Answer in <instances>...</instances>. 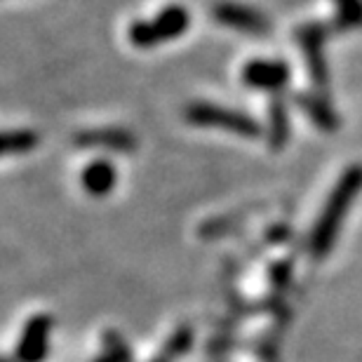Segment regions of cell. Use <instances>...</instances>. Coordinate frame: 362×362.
Segmentation results:
<instances>
[{"mask_svg": "<svg viewBox=\"0 0 362 362\" xmlns=\"http://www.w3.org/2000/svg\"><path fill=\"white\" fill-rule=\"evenodd\" d=\"M40 136L31 132V129H10V132L3 134V153L5 156H21L28 153L38 146Z\"/></svg>", "mask_w": 362, "mask_h": 362, "instance_id": "obj_11", "label": "cell"}, {"mask_svg": "<svg viewBox=\"0 0 362 362\" xmlns=\"http://www.w3.org/2000/svg\"><path fill=\"white\" fill-rule=\"evenodd\" d=\"M243 83L255 90L280 92L289 83V66L285 62L255 59L243 69Z\"/></svg>", "mask_w": 362, "mask_h": 362, "instance_id": "obj_5", "label": "cell"}, {"mask_svg": "<svg viewBox=\"0 0 362 362\" xmlns=\"http://www.w3.org/2000/svg\"><path fill=\"white\" fill-rule=\"evenodd\" d=\"M186 120L195 127H219L235 132L238 136H247V139L262 136V127L252 115L216 104H191L186 108Z\"/></svg>", "mask_w": 362, "mask_h": 362, "instance_id": "obj_3", "label": "cell"}, {"mask_svg": "<svg viewBox=\"0 0 362 362\" xmlns=\"http://www.w3.org/2000/svg\"><path fill=\"white\" fill-rule=\"evenodd\" d=\"M299 45L303 47V52L308 57V69H310V76H313L315 85H327V66H325V59H322V42H325V35H327V28L325 26H317V24H310V26H303L299 28Z\"/></svg>", "mask_w": 362, "mask_h": 362, "instance_id": "obj_6", "label": "cell"}, {"mask_svg": "<svg viewBox=\"0 0 362 362\" xmlns=\"http://www.w3.org/2000/svg\"><path fill=\"white\" fill-rule=\"evenodd\" d=\"M212 14L221 26L235 28V31H240V33L264 35L271 31V21L259 10L247 7V5L226 3V0H221V3H216L212 7Z\"/></svg>", "mask_w": 362, "mask_h": 362, "instance_id": "obj_4", "label": "cell"}, {"mask_svg": "<svg viewBox=\"0 0 362 362\" xmlns=\"http://www.w3.org/2000/svg\"><path fill=\"white\" fill-rule=\"evenodd\" d=\"M362 191V165H353L344 172V177L339 179L334 191L325 202V209L317 219L313 235H310V255L315 259H322L329 255V250L334 247V240L339 235V228L349 214V207L353 200L358 198Z\"/></svg>", "mask_w": 362, "mask_h": 362, "instance_id": "obj_1", "label": "cell"}, {"mask_svg": "<svg viewBox=\"0 0 362 362\" xmlns=\"http://www.w3.org/2000/svg\"><path fill=\"white\" fill-rule=\"evenodd\" d=\"M339 28L362 26V0H337Z\"/></svg>", "mask_w": 362, "mask_h": 362, "instance_id": "obj_13", "label": "cell"}, {"mask_svg": "<svg viewBox=\"0 0 362 362\" xmlns=\"http://www.w3.org/2000/svg\"><path fill=\"white\" fill-rule=\"evenodd\" d=\"M47 334H49V317L35 315L31 322L26 325L24 337L17 349V356L21 362H40L47 349Z\"/></svg>", "mask_w": 362, "mask_h": 362, "instance_id": "obj_7", "label": "cell"}, {"mask_svg": "<svg viewBox=\"0 0 362 362\" xmlns=\"http://www.w3.org/2000/svg\"><path fill=\"white\" fill-rule=\"evenodd\" d=\"M287 134H289V120H287L285 104H282V101L275 97L273 104H271V129H269V136H271L273 148L285 146Z\"/></svg>", "mask_w": 362, "mask_h": 362, "instance_id": "obj_12", "label": "cell"}, {"mask_svg": "<svg viewBox=\"0 0 362 362\" xmlns=\"http://www.w3.org/2000/svg\"><path fill=\"white\" fill-rule=\"evenodd\" d=\"M188 26H191V14H188L186 7L170 5L158 12L153 19L134 21L127 31V38L134 47L146 49L179 38L188 31Z\"/></svg>", "mask_w": 362, "mask_h": 362, "instance_id": "obj_2", "label": "cell"}, {"mask_svg": "<svg viewBox=\"0 0 362 362\" xmlns=\"http://www.w3.org/2000/svg\"><path fill=\"white\" fill-rule=\"evenodd\" d=\"M296 104H299L303 111L308 113V118L313 120L315 125H320L322 129H334L339 125L337 113L332 111L327 101L315 97V94H301V97L296 99Z\"/></svg>", "mask_w": 362, "mask_h": 362, "instance_id": "obj_10", "label": "cell"}, {"mask_svg": "<svg viewBox=\"0 0 362 362\" xmlns=\"http://www.w3.org/2000/svg\"><path fill=\"white\" fill-rule=\"evenodd\" d=\"M78 146H97V148H113V151H132L136 139L127 129L120 127H104V129H88L76 136Z\"/></svg>", "mask_w": 362, "mask_h": 362, "instance_id": "obj_8", "label": "cell"}, {"mask_svg": "<svg viewBox=\"0 0 362 362\" xmlns=\"http://www.w3.org/2000/svg\"><path fill=\"white\" fill-rule=\"evenodd\" d=\"M115 181H118V172H115V165L108 160H94L83 172L85 191L94 195V198H104V195L111 193Z\"/></svg>", "mask_w": 362, "mask_h": 362, "instance_id": "obj_9", "label": "cell"}]
</instances>
